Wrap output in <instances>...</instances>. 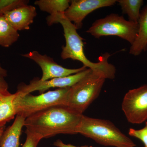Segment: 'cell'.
<instances>
[{"mask_svg":"<svg viewBox=\"0 0 147 147\" xmlns=\"http://www.w3.org/2000/svg\"><path fill=\"white\" fill-rule=\"evenodd\" d=\"M83 116L65 105L53 106L27 118L24 126L42 139L59 134H75Z\"/></svg>","mask_w":147,"mask_h":147,"instance_id":"7a4b0ae2","label":"cell"},{"mask_svg":"<svg viewBox=\"0 0 147 147\" xmlns=\"http://www.w3.org/2000/svg\"><path fill=\"white\" fill-rule=\"evenodd\" d=\"M115 0H72L64 15L76 27L81 28L83 21L87 15L94 11L115 4Z\"/></svg>","mask_w":147,"mask_h":147,"instance_id":"30bf717a","label":"cell"},{"mask_svg":"<svg viewBox=\"0 0 147 147\" xmlns=\"http://www.w3.org/2000/svg\"><path fill=\"white\" fill-rule=\"evenodd\" d=\"M26 118L16 115L13 123L7 129L0 138V147H18Z\"/></svg>","mask_w":147,"mask_h":147,"instance_id":"4fadbf2b","label":"cell"},{"mask_svg":"<svg viewBox=\"0 0 147 147\" xmlns=\"http://www.w3.org/2000/svg\"><path fill=\"white\" fill-rule=\"evenodd\" d=\"M46 20L49 26L59 23L63 28L65 45L62 47L61 57L63 59H70L79 61L83 64L84 66L90 69L93 73L105 79L115 78V67L108 61L111 55L108 53L103 54L98 62L93 63L90 61L84 53V39L77 33V29L73 23L66 18L64 13L50 15Z\"/></svg>","mask_w":147,"mask_h":147,"instance_id":"6da1fadb","label":"cell"},{"mask_svg":"<svg viewBox=\"0 0 147 147\" xmlns=\"http://www.w3.org/2000/svg\"><path fill=\"white\" fill-rule=\"evenodd\" d=\"M105 79L91 71L69 88L65 106L83 114L98 97Z\"/></svg>","mask_w":147,"mask_h":147,"instance_id":"5b68a950","label":"cell"},{"mask_svg":"<svg viewBox=\"0 0 147 147\" xmlns=\"http://www.w3.org/2000/svg\"><path fill=\"white\" fill-rule=\"evenodd\" d=\"M91 71L90 69L87 68L84 71L73 75L55 78L45 81H41L38 78H34L28 85L24 83L19 84L16 92L18 94L23 95L38 91L41 94L51 88H69L79 82Z\"/></svg>","mask_w":147,"mask_h":147,"instance_id":"ba28073f","label":"cell"},{"mask_svg":"<svg viewBox=\"0 0 147 147\" xmlns=\"http://www.w3.org/2000/svg\"><path fill=\"white\" fill-rule=\"evenodd\" d=\"M21 56L33 61L40 67L42 71L40 80L42 81L70 76L87 69L84 66L77 69L65 68L55 62L53 58L46 55H41L37 51L22 54Z\"/></svg>","mask_w":147,"mask_h":147,"instance_id":"9c48e42d","label":"cell"},{"mask_svg":"<svg viewBox=\"0 0 147 147\" xmlns=\"http://www.w3.org/2000/svg\"><path fill=\"white\" fill-rule=\"evenodd\" d=\"M7 21L17 31L28 30L37 15L34 6L26 5L4 14Z\"/></svg>","mask_w":147,"mask_h":147,"instance_id":"8fae6325","label":"cell"},{"mask_svg":"<svg viewBox=\"0 0 147 147\" xmlns=\"http://www.w3.org/2000/svg\"><path fill=\"white\" fill-rule=\"evenodd\" d=\"M69 0H38L35 1L34 4L37 5L43 11L54 15L59 13H64L70 5Z\"/></svg>","mask_w":147,"mask_h":147,"instance_id":"2e32d148","label":"cell"},{"mask_svg":"<svg viewBox=\"0 0 147 147\" xmlns=\"http://www.w3.org/2000/svg\"><path fill=\"white\" fill-rule=\"evenodd\" d=\"M27 0H0V15L13 10L21 6L28 5Z\"/></svg>","mask_w":147,"mask_h":147,"instance_id":"ac0fdd59","label":"cell"},{"mask_svg":"<svg viewBox=\"0 0 147 147\" xmlns=\"http://www.w3.org/2000/svg\"><path fill=\"white\" fill-rule=\"evenodd\" d=\"M77 132L105 146L135 147L136 146L112 122L106 120L83 115Z\"/></svg>","mask_w":147,"mask_h":147,"instance_id":"3957f363","label":"cell"},{"mask_svg":"<svg viewBox=\"0 0 147 147\" xmlns=\"http://www.w3.org/2000/svg\"><path fill=\"white\" fill-rule=\"evenodd\" d=\"M4 131V127L0 128V138L1 137Z\"/></svg>","mask_w":147,"mask_h":147,"instance_id":"603a6c76","label":"cell"},{"mask_svg":"<svg viewBox=\"0 0 147 147\" xmlns=\"http://www.w3.org/2000/svg\"><path fill=\"white\" fill-rule=\"evenodd\" d=\"M8 88L0 85V128L5 127L16 116L14 105L16 93H11Z\"/></svg>","mask_w":147,"mask_h":147,"instance_id":"7c38bea8","label":"cell"},{"mask_svg":"<svg viewBox=\"0 0 147 147\" xmlns=\"http://www.w3.org/2000/svg\"><path fill=\"white\" fill-rule=\"evenodd\" d=\"M69 88L48 91L38 96L31 94L21 95L16 92L14 105L16 115L26 119L53 106H65Z\"/></svg>","mask_w":147,"mask_h":147,"instance_id":"277c9868","label":"cell"},{"mask_svg":"<svg viewBox=\"0 0 147 147\" xmlns=\"http://www.w3.org/2000/svg\"><path fill=\"white\" fill-rule=\"evenodd\" d=\"M20 35L11 26L3 15H0V46L10 47L17 41Z\"/></svg>","mask_w":147,"mask_h":147,"instance_id":"9a60e30c","label":"cell"},{"mask_svg":"<svg viewBox=\"0 0 147 147\" xmlns=\"http://www.w3.org/2000/svg\"><path fill=\"white\" fill-rule=\"evenodd\" d=\"M138 30V23L127 21L123 16L112 13L95 21L86 32L95 38L109 36H119L131 45L137 37Z\"/></svg>","mask_w":147,"mask_h":147,"instance_id":"8992f818","label":"cell"},{"mask_svg":"<svg viewBox=\"0 0 147 147\" xmlns=\"http://www.w3.org/2000/svg\"><path fill=\"white\" fill-rule=\"evenodd\" d=\"M122 109L129 122L141 124L147 120V85L130 90L125 94Z\"/></svg>","mask_w":147,"mask_h":147,"instance_id":"52a82bcc","label":"cell"},{"mask_svg":"<svg viewBox=\"0 0 147 147\" xmlns=\"http://www.w3.org/2000/svg\"><path fill=\"white\" fill-rule=\"evenodd\" d=\"M128 134L129 136L139 139L144 144V147H147V122L144 127L141 129H129Z\"/></svg>","mask_w":147,"mask_h":147,"instance_id":"d6986e66","label":"cell"},{"mask_svg":"<svg viewBox=\"0 0 147 147\" xmlns=\"http://www.w3.org/2000/svg\"><path fill=\"white\" fill-rule=\"evenodd\" d=\"M54 145L57 147H92V146H74V145L70 144H64L62 141H61L60 139H58L56 142H54Z\"/></svg>","mask_w":147,"mask_h":147,"instance_id":"7402d4cb","label":"cell"},{"mask_svg":"<svg viewBox=\"0 0 147 147\" xmlns=\"http://www.w3.org/2000/svg\"><path fill=\"white\" fill-rule=\"evenodd\" d=\"M137 37L129 49L130 55L137 56L147 50V6L141 12Z\"/></svg>","mask_w":147,"mask_h":147,"instance_id":"5bb4252c","label":"cell"},{"mask_svg":"<svg viewBox=\"0 0 147 147\" xmlns=\"http://www.w3.org/2000/svg\"><path fill=\"white\" fill-rule=\"evenodd\" d=\"M25 133L26 134V142L22 147H37L42 137L38 134L30 132L26 129Z\"/></svg>","mask_w":147,"mask_h":147,"instance_id":"ffe728a7","label":"cell"},{"mask_svg":"<svg viewBox=\"0 0 147 147\" xmlns=\"http://www.w3.org/2000/svg\"><path fill=\"white\" fill-rule=\"evenodd\" d=\"M7 71L3 68L0 63V85L5 87H8V85L5 80L7 76Z\"/></svg>","mask_w":147,"mask_h":147,"instance_id":"44dd1931","label":"cell"},{"mask_svg":"<svg viewBox=\"0 0 147 147\" xmlns=\"http://www.w3.org/2000/svg\"><path fill=\"white\" fill-rule=\"evenodd\" d=\"M123 13L127 14L129 21L138 23L140 18V9L144 4L142 0H118Z\"/></svg>","mask_w":147,"mask_h":147,"instance_id":"e0dca14e","label":"cell"}]
</instances>
